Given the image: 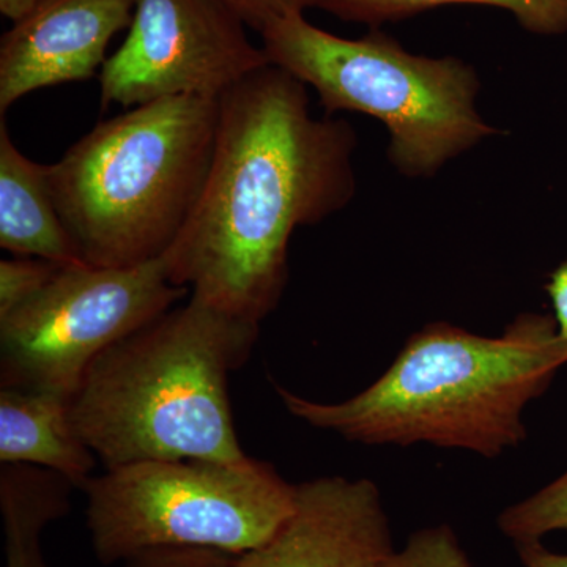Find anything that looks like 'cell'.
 <instances>
[{
  "label": "cell",
  "mask_w": 567,
  "mask_h": 567,
  "mask_svg": "<svg viewBox=\"0 0 567 567\" xmlns=\"http://www.w3.org/2000/svg\"><path fill=\"white\" fill-rule=\"evenodd\" d=\"M163 259L136 267H62L35 297L0 317V388L73 398L106 350L188 295Z\"/></svg>",
  "instance_id": "7"
},
{
  "label": "cell",
  "mask_w": 567,
  "mask_h": 567,
  "mask_svg": "<svg viewBox=\"0 0 567 567\" xmlns=\"http://www.w3.org/2000/svg\"><path fill=\"white\" fill-rule=\"evenodd\" d=\"M260 324L192 300L106 350L71 398L78 434L104 470L142 461L244 464L229 375Z\"/></svg>",
  "instance_id": "3"
},
{
  "label": "cell",
  "mask_w": 567,
  "mask_h": 567,
  "mask_svg": "<svg viewBox=\"0 0 567 567\" xmlns=\"http://www.w3.org/2000/svg\"><path fill=\"white\" fill-rule=\"evenodd\" d=\"M43 0H0V13L11 22L24 20Z\"/></svg>",
  "instance_id": "22"
},
{
  "label": "cell",
  "mask_w": 567,
  "mask_h": 567,
  "mask_svg": "<svg viewBox=\"0 0 567 567\" xmlns=\"http://www.w3.org/2000/svg\"><path fill=\"white\" fill-rule=\"evenodd\" d=\"M218 99L173 96L99 123L48 164L55 208L81 259L123 268L162 259L210 173Z\"/></svg>",
  "instance_id": "4"
},
{
  "label": "cell",
  "mask_w": 567,
  "mask_h": 567,
  "mask_svg": "<svg viewBox=\"0 0 567 567\" xmlns=\"http://www.w3.org/2000/svg\"><path fill=\"white\" fill-rule=\"evenodd\" d=\"M234 555L215 548L158 547L141 551L123 567H230Z\"/></svg>",
  "instance_id": "18"
},
{
  "label": "cell",
  "mask_w": 567,
  "mask_h": 567,
  "mask_svg": "<svg viewBox=\"0 0 567 567\" xmlns=\"http://www.w3.org/2000/svg\"><path fill=\"white\" fill-rule=\"evenodd\" d=\"M567 364L554 316H517L502 336L446 322L406 339L371 386L342 402H316L275 385L287 412L368 446L431 445L502 456L527 440L524 415Z\"/></svg>",
  "instance_id": "2"
},
{
  "label": "cell",
  "mask_w": 567,
  "mask_h": 567,
  "mask_svg": "<svg viewBox=\"0 0 567 567\" xmlns=\"http://www.w3.org/2000/svg\"><path fill=\"white\" fill-rule=\"evenodd\" d=\"M385 567H473V563L456 532L442 524L410 535Z\"/></svg>",
  "instance_id": "16"
},
{
  "label": "cell",
  "mask_w": 567,
  "mask_h": 567,
  "mask_svg": "<svg viewBox=\"0 0 567 567\" xmlns=\"http://www.w3.org/2000/svg\"><path fill=\"white\" fill-rule=\"evenodd\" d=\"M246 22L248 28L257 33L275 18L290 10H303L298 0H226ZM305 11V10H303Z\"/></svg>",
  "instance_id": "19"
},
{
  "label": "cell",
  "mask_w": 567,
  "mask_h": 567,
  "mask_svg": "<svg viewBox=\"0 0 567 567\" xmlns=\"http://www.w3.org/2000/svg\"><path fill=\"white\" fill-rule=\"evenodd\" d=\"M514 547L524 567H567V554L548 550L543 540L517 544Z\"/></svg>",
  "instance_id": "21"
},
{
  "label": "cell",
  "mask_w": 567,
  "mask_h": 567,
  "mask_svg": "<svg viewBox=\"0 0 567 567\" xmlns=\"http://www.w3.org/2000/svg\"><path fill=\"white\" fill-rule=\"evenodd\" d=\"M73 488L71 481L52 470L0 466L6 567H51L41 551V533L70 513Z\"/></svg>",
  "instance_id": "13"
},
{
  "label": "cell",
  "mask_w": 567,
  "mask_h": 567,
  "mask_svg": "<svg viewBox=\"0 0 567 567\" xmlns=\"http://www.w3.org/2000/svg\"><path fill=\"white\" fill-rule=\"evenodd\" d=\"M546 289L559 334L567 341V260L550 275Z\"/></svg>",
  "instance_id": "20"
},
{
  "label": "cell",
  "mask_w": 567,
  "mask_h": 567,
  "mask_svg": "<svg viewBox=\"0 0 567 567\" xmlns=\"http://www.w3.org/2000/svg\"><path fill=\"white\" fill-rule=\"evenodd\" d=\"M498 528L514 546L567 532V470L528 498L507 506L498 516Z\"/></svg>",
  "instance_id": "15"
},
{
  "label": "cell",
  "mask_w": 567,
  "mask_h": 567,
  "mask_svg": "<svg viewBox=\"0 0 567 567\" xmlns=\"http://www.w3.org/2000/svg\"><path fill=\"white\" fill-rule=\"evenodd\" d=\"M246 28L226 0H136L128 35L100 73L104 110L173 96L219 99L270 63Z\"/></svg>",
  "instance_id": "8"
},
{
  "label": "cell",
  "mask_w": 567,
  "mask_h": 567,
  "mask_svg": "<svg viewBox=\"0 0 567 567\" xmlns=\"http://www.w3.org/2000/svg\"><path fill=\"white\" fill-rule=\"evenodd\" d=\"M65 265L33 257L0 262V317L31 300Z\"/></svg>",
  "instance_id": "17"
},
{
  "label": "cell",
  "mask_w": 567,
  "mask_h": 567,
  "mask_svg": "<svg viewBox=\"0 0 567 567\" xmlns=\"http://www.w3.org/2000/svg\"><path fill=\"white\" fill-rule=\"evenodd\" d=\"M271 65L315 89L327 115H371L390 134L388 158L405 177H431L446 163L498 134L481 117L480 76L462 59L412 54L371 29L342 39L290 10L260 32Z\"/></svg>",
  "instance_id": "5"
},
{
  "label": "cell",
  "mask_w": 567,
  "mask_h": 567,
  "mask_svg": "<svg viewBox=\"0 0 567 567\" xmlns=\"http://www.w3.org/2000/svg\"><path fill=\"white\" fill-rule=\"evenodd\" d=\"M0 246L18 257L87 265L63 226L52 199L48 164L32 162L0 121Z\"/></svg>",
  "instance_id": "12"
},
{
  "label": "cell",
  "mask_w": 567,
  "mask_h": 567,
  "mask_svg": "<svg viewBox=\"0 0 567 567\" xmlns=\"http://www.w3.org/2000/svg\"><path fill=\"white\" fill-rule=\"evenodd\" d=\"M301 9H317L346 22L380 29L388 22L417 17L440 7L480 6L505 10L524 31L554 37L567 32V0H298Z\"/></svg>",
  "instance_id": "14"
},
{
  "label": "cell",
  "mask_w": 567,
  "mask_h": 567,
  "mask_svg": "<svg viewBox=\"0 0 567 567\" xmlns=\"http://www.w3.org/2000/svg\"><path fill=\"white\" fill-rule=\"evenodd\" d=\"M136 0H43L0 41V117L29 93L92 80Z\"/></svg>",
  "instance_id": "10"
},
{
  "label": "cell",
  "mask_w": 567,
  "mask_h": 567,
  "mask_svg": "<svg viewBox=\"0 0 567 567\" xmlns=\"http://www.w3.org/2000/svg\"><path fill=\"white\" fill-rule=\"evenodd\" d=\"M95 453L78 434L71 399L51 391L0 388V462L52 470L84 488Z\"/></svg>",
  "instance_id": "11"
},
{
  "label": "cell",
  "mask_w": 567,
  "mask_h": 567,
  "mask_svg": "<svg viewBox=\"0 0 567 567\" xmlns=\"http://www.w3.org/2000/svg\"><path fill=\"white\" fill-rule=\"evenodd\" d=\"M306 87L268 63L219 96L203 196L162 257L167 279L194 300L256 324L281 301L295 230L357 192V133L344 118H316Z\"/></svg>",
  "instance_id": "1"
},
{
  "label": "cell",
  "mask_w": 567,
  "mask_h": 567,
  "mask_svg": "<svg viewBox=\"0 0 567 567\" xmlns=\"http://www.w3.org/2000/svg\"><path fill=\"white\" fill-rule=\"evenodd\" d=\"M394 551L374 481L323 476L295 486L289 516L230 567H385Z\"/></svg>",
  "instance_id": "9"
},
{
  "label": "cell",
  "mask_w": 567,
  "mask_h": 567,
  "mask_svg": "<svg viewBox=\"0 0 567 567\" xmlns=\"http://www.w3.org/2000/svg\"><path fill=\"white\" fill-rule=\"evenodd\" d=\"M93 554L104 566L158 547H259L293 506L295 486L271 464L142 461L104 470L84 488Z\"/></svg>",
  "instance_id": "6"
}]
</instances>
